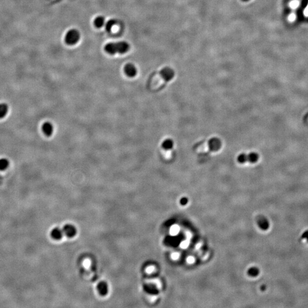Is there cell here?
<instances>
[{"mask_svg":"<svg viewBox=\"0 0 308 308\" xmlns=\"http://www.w3.org/2000/svg\"><path fill=\"white\" fill-rule=\"evenodd\" d=\"M130 49L129 44L125 42H111L106 44L104 47V50L110 54H115L116 53L124 54Z\"/></svg>","mask_w":308,"mask_h":308,"instance_id":"obj_1","label":"cell"},{"mask_svg":"<svg viewBox=\"0 0 308 308\" xmlns=\"http://www.w3.org/2000/svg\"><path fill=\"white\" fill-rule=\"evenodd\" d=\"M80 34L79 32L75 29H71L66 33L65 40L66 43L69 45L76 44L80 40Z\"/></svg>","mask_w":308,"mask_h":308,"instance_id":"obj_2","label":"cell"},{"mask_svg":"<svg viewBox=\"0 0 308 308\" xmlns=\"http://www.w3.org/2000/svg\"><path fill=\"white\" fill-rule=\"evenodd\" d=\"M64 235L69 238H73L76 236L77 230L76 227L70 224H67L65 225L62 229Z\"/></svg>","mask_w":308,"mask_h":308,"instance_id":"obj_3","label":"cell"},{"mask_svg":"<svg viewBox=\"0 0 308 308\" xmlns=\"http://www.w3.org/2000/svg\"><path fill=\"white\" fill-rule=\"evenodd\" d=\"M208 147L211 151H217L222 147V142L217 137H212L208 141Z\"/></svg>","mask_w":308,"mask_h":308,"instance_id":"obj_4","label":"cell"},{"mask_svg":"<svg viewBox=\"0 0 308 308\" xmlns=\"http://www.w3.org/2000/svg\"><path fill=\"white\" fill-rule=\"evenodd\" d=\"M160 75L165 81L168 82L174 77L175 72L172 68H165L160 71Z\"/></svg>","mask_w":308,"mask_h":308,"instance_id":"obj_5","label":"cell"},{"mask_svg":"<svg viewBox=\"0 0 308 308\" xmlns=\"http://www.w3.org/2000/svg\"><path fill=\"white\" fill-rule=\"evenodd\" d=\"M97 289L101 296H105L108 294L109 291L108 284L105 281H101L97 284Z\"/></svg>","mask_w":308,"mask_h":308,"instance_id":"obj_6","label":"cell"},{"mask_svg":"<svg viewBox=\"0 0 308 308\" xmlns=\"http://www.w3.org/2000/svg\"><path fill=\"white\" fill-rule=\"evenodd\" d=\"M124 71L127 76L131 78L134 77L137 74V68L132 63H128L125 65L124 68Z\"/></svg>","mask_w":308,"mask_h":308,"instance_id":"obj_7","label":"cell"},{"mask_svg":"<svg viewBox=\"0 0 308 308\" xmlns=\"http://www.w3.org/2000/svg\"><path fill=\"white\" fill-rule=\"evenodd\" d=\"M50 235L53 239L55 240H60L61 239H62L64 234L62 229L58 227H56L51 230Z\"/></svg>","mask_w":308,"mask_h":308,"instance_id":"obj_8","label":"cell"},{"mask_svg":"<svg viewBox=\"0 0 308 308\" xmlns=\"http://www.w3.org/2000/svg\"><path fill=\"white\" fill-rule=\"evenodd\" d=\"M258 224L259 227L262 230H267L268 228H269V222L268 219L264 216H260L258 219Z\"/></svg>","mask_w":308,"mask_h":308,"instance_id":"obj_9","label":"cell"},{"mask_svg":"<svg viewBox=\"0 0 308 308\" xmlns=\"http://www.w3.org/2000/svg\"><path fill=\"white\" fill-rule=\"evenodd\" d=\"M42 131L46 136L50 137L53 133L54 127L50 122H45L42 125Z\"/></svg>","mask_w":308,"mask_h":308,"instance_id":"obj_10","label":"cell"},{"mask_svg":"<svg viewBox=\"0 0 308 308\" xmlns=\"http://www.w3.org/2000/svg\"><path fill=\"white\" fill-rule=\"evenodd\" d=\"M174 142L171 139H167L165 140L162 144V148L165 150H170L174 147Z\"/></svg>","mask_w":308,"mask_h":308,"instance_id":"obj_11","label":"cell"},{"mask_svg":"<svg viewBox=\"0 0 308 308\" xmlns=\"http://www.w3.org/2000/svg\"><path fill=\"white\" fill-rule=\"evenodd\" d=\"M259 156L256 152H252L248 155V161L251 163H255L258 160Z\"/></svg>","mask_w":308,"mask_h":308,"instance_id":"obj_12","label":"cell"},{"mask_svg":"<svg viewBox=\"0 0 308 308\" xmlns=\"http://www.w3.org/2000/svg\"><path fill=\"white\" fill-rule=\"evenodd\" d=\"M8 111V106L5 103L0 104V119L4 118Z\"/></svg>","mask_w":308,"mask_h":308,"instance_id":"obj_13","label":"cell"},{"mask_svg":"<svg viewBox=\"0 0 308 308\" xmlns=\"http://www.w3.org/2000/svg\"><path fill=\"white\" fill-rule=\"evenodd\" d=\"M104 23H105L104 18L102 16L97 17L94 20V25L97 28H98L102 27L104 25Z\"/></svg>","mask_w":308,"mask_h":308,"instance_id":"obj_14","label":"cell"},{"mask_svg":"<svg viewBox=\"0 0 308 308\" xmlns=\"http://www.w3.org/2000/svg\"><path fill=\"white\" fill-rule=\"evenodd\" d=\"M116 22L115 20H110L106 23V25H105L106 31L108 32H111L112 29L113 28V27L116 25Z\"/></svg>","mask_w":308,"mask_h":308,"instance_id":"obj_15","label":"cell"},{"mask_svg":"<svg viewBox=\"0 0 308 308\" xmlns=\"http://www.w3.org/2000/svg\"><path fill=\"white\" fill-rule=\"evenodd\" d=\"M9 165V162L8 160L3 158L0 159V170L4 171L6 169L8 168V166Z\"/></svg>","mask_w":308,"mask_h":308,"instance_id":"obj_16","label":"cell"},{"mask_svg":"<svg viewBox=\"0 0 308 308\" xmlns=\"http://www.w3.org/2000/svg\"><path fill=\"white\" fill-rule=\"evenodd\" d=\"M237 161L239 163L243 164L246 163V162L248 161V155L246 154H240L237 157Z\"/></svg>","mask_w":308,"mask_h":308,"instance_id":"obj_17","label":"cell"},{"mask_svg":"<svg viewBox=\"0 0 308 308\" xmlns=\"http://www.w3.org/2000/svg\"><path fill=\"white\" fill-rule=\"evenodd\" d=\"M301 240H305L306 242L308 243V229L306 230L305 232H303L301 236Z\"/></svg>","mask_w":308,"mask_h":308,"instance_id":"obj_18","label":"cell"},{"mask_svg":"<svg viewBox=\"0 0 308 308\" xmlns=\"http://www.w3.org/2000/svg\"><path fill=\"white\" fill-rule=\"evenodd\" d=\"M249 273L252 276H255L258 274V270L257 268H252L249 271Z\"/></svg>","mask_w":308,"mask_h":308,"instance_id":"obj_19","label":"cell"},{"mask_svg":"<svg viewBox=\"0 0 308 308\" xmlns=\"http://www.w3.org/2000/svg\"><path fill=\"white\" fill-rule=\"evenodd\" d=\"M242 1H249V0H242Z\"/></svg>","mask_w":308,"mask_h":308,"instance_id":"obj_20","label":"cell"}]
</instances>
